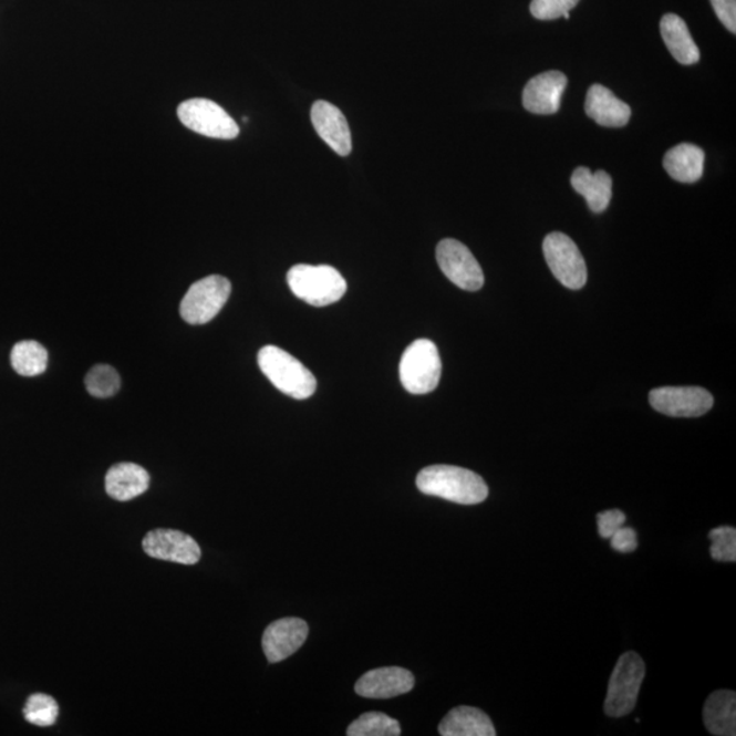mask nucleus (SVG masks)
<instances>
[{"instance_id": "f257e3e1", "label": "nucleus", "mask_w": 736, "mask_h": 736, "mask_svg": "<svg viewBox=\"0 0 736 736\" xmlns=\"http://www.w3.org/2000/svg\"><path fill=\"white\" fill-rule=\"evenodd\" d=\"M416 486L426 496L460 505H478L488 497L481 476L455 465H432L421 470Z\"/></svg>"}, {"instance_id": "f03ea898", "label": "nucleus", "mask_w": 736, "mask_h": 736, "mask_svg": "<svg viewBox=\"0 0 736 736\" xmlns=\"http://www.w3.org/2000/svg\"><path fill=\"white\" fill-rule=\"evenodd\" d=\"M258 364L267 379L287 396L305 400L317 391L313 373L279 346H263L258 353Z\"/></svg>"}, {"instance_id": "7ed1b4c3", "label": "nucleus", "mask_w": 736, "mask_h": 736, "mask_svg": "<svg viewBox=\"0 0 736 736\" xmlns=\"http://www.w3.org/2000/svg\"><path fill=\"white\" fill-rule=\"evenodd\" d=\"M287 281L299 299L315 308L339 302L349 288L339 270L328 265H294L287 274Z\"/></svg>"}, {"instance_id": "20e7f679", "label": "nucleus", "mask_w": 736, "mask_h": 736, "mask_svg": "<svg viewBox=\"0 0 736 736\" xmlns=\"http://www.w3.org/2000/svg\"><path fill=\"white\" fill-rule=\"evenodd\" d=\"M442 362L437 345L432 340L414 341L400 362V380L406 392L426 394L439 384Z\"/></svg>"}, {"instance_id": "39448f33", "label": "nucleus", "mask_w": 736, "mask_h": 736, "mask_svg": "<svg viewBox=\"0 0 736 736\" xmlns=\"http://www.w3.org/2000/svg\"><path fill=\"white\" fill-rule=\"evenodd\" d=\"M645 678V664L635 652H626L612 671L604 711L610 717L628 716L637 704Z\"/></svg>"}, {"instance_id": "423d86ee", "label": "nucleus", "mask_w": 736, "mask_h": 736, "mask_svg": "<svg viewBox=\"0 0 736 736\" xmlns=\"http://www.w3.org/2000/svg\"><path fill=\"white\" fill-rule=\"evenodd\" d=\"M231 290V282L222 276H209L194 282L182 300V318L190 325H205L220 313Z\"/></svg>"}, {"instance_id": "0eeeda50", "label": "nucleus", "mask_w": 736, "mask_h": 736, "mask_svg": "<svg viewBox=\"0 0 736 736\" xmlns=\"http://www.w3.org/2000/svg\"><path fill=\"white\" fill-rule=\"evenodd\" d=\"M178 117L191 132L208 138L235 139L240 133L238 123L226 110L208 99H191L178 107Z\"/></svg>"}, {"instance_id": "6e6552de", "label": "nucleus", "mask_w": 736, "mask_h": 736, "mask_svg": "<svg viewBox=\"0 0 736 736\" xmlns=\"http://www.w3.org/2000/svg\"><path fill=\"white\" fill-rule=\"evenodd\" d=\"M543 252L553 276L569 290H581L587 284L584 257L568 235L552 232L543 241Z\"/></svg>"}, {"instance_id": "1a4fd4ad", "label": "nucleus", "mask_w": 736, "mask_h": 736, "mask_svg": "<svg viewBox=\"0 0 736 736\" xmlns=\"http://www.w3.org/2000/svg\"><path fill=\"white\" fill-rule=\"evenodd\" d=\"M437 261L442 272L464 291H479L485 274L467 246L456 239H444L437 247Z\"/></svg>"}, {"instance_id": "9d476101", "label": "nucleus", "mask_w": 736, "mask_h": 736, "mask_svg": "<svg viewBox=\"0 0 736 736\" xmlns=\"http://www.w3.org/2000/svg\"><path fill=\"white\" fill-rule=\"evenodd\" d=\"M653 410L673 417H698L714 406L708 391L696 386H665L653 388L650 394Z\"/></svg>"}, {"instance_id": "9b49d317", "label": "nucleus", "mask_w": 736, "mask_h": 736, "mask_svg": "<svg viewBox=\"0 0 736 736\" xmlns=\"http://www.w3.org/2000/svg\"><path fill=\"white\" fill-rule=\"evenodd\" d=\"M147 557L162 561L196 564L201 559V549L190 535L174 529H155L143 540Z\"/></svg>"}, {"instance_id": "f8f14e48", "label": "nucleus", "mask_w": 736, "mask_h": 736, "mask_svg": "<svg viewBox=\"0 0 736 736\" xmlns=\"http://www.w3.org/2000/svg\"><path fill=\"white\" fill-rule=\"evenodd\" d=\"M309 626L299 618H284L265 630L262 647L269 663H279L298 652L308 640Z\"/></svg>"}, {"instance_id": "ddd939ff", "label": "nucleus", "mask_w": 736, "mask_h": 736, "mask_svg": "<svg viewBox=\"0 0 736 736\" xmlns=\"http://www.w3.org/2000/svg\"><path fill=\"white\" fill-rule=\"evenodd\" d=\"M567 86L568 76L556 70L536 75L524 90V107L536 115L556 114Z\"/></svg>"}, {"instance_id": "4468645a", "label": "nucleus", "mask_w": 736, "mask_h": 736, "mask_svg": "<svg viewBox=\"0 0 736 736\" xmlns=\"http://www.w3.org/2000/svg\"><path fill=\"white\" fill-rule=\"evenodd\" d=\"M415 686L411 671L402 667L371 670L356 682L355 692L364 698L386 699L403 696Z\"/></svg>"}, {"instance_id": "2eb2a0df", "label": "nucleus", "mask_w": 736, "mask_h": 736, "mask_svg": "<svg viewBox=\"0 0 736 736\" xmlns=\"http://www.w3.org/2000/svg\"><path fill=\"white\" fill-rule=\"evenodd\" d=\"M311 122L315 132L341 157L350 156L352 151V135L343 112L335 105L317 102L311 108Z\"/></svg>"}, {"instance_id": "dca6fc26", "label": "nucleus", "mask_w": 736, "mask_h": 736, "mask_svg": "<svg viewBox=\"0 0 736 736\" xmlns=\"http://www.w3.org/2000/svg\"><path fill=\"white\" fill-rule=\"evenodd\" d=\"M585 112L592 121L604 127L626 126L632 110L622 100L618 99L608 87L592 85L588 91Z\"/></svg>"}, {"instance_id": "f3484780", "label": "nucleus", "mask_w": 736, "mask_h": 736, "mask_svg": "<svg viewBox=\"0 0 736 736\" xmlns=\"http://www.w3.org/2000/svg\"><path fill=\"white\" fill-rule=\"evenodd\" d=\"M149 485L147 470L134 463L116 464L105 476V490L112 499L120 502L143 496Z\"/></svg>"}, {"instance_id": "a211bd4d", "label": "nucleus", "mask_w": 736, "mask_h": 736, "mask_svg": "<svg viewBox=\"0 0 736 736\" xmlns=\"http://www.w3.org/2000/svg\"><path fill=\"white\" fill-rule=\"evenodd\" d=\"M442 736H496L491 718L473 706L452 709L439 724Z\"/></svg>"}, {"instance_id": "6ab92c4d", "label": "nucleus", "mask_w": 736, "mask_h": 736, "mask_svg": "<svg viewBox=\"0 0 736 736\" xmlns=\"http://www.w3.org/2000/svg\"><path fill=\"white\" fill-rule=\"evenodd\" d=\"M571 186L587 199L593 214H602L609 208L612 198V179L604 170L592 173L585 167L577 168L571 175Z\"/></svg>"}, {"instance_id": "aec40b11", "label": "nucleus", "mask_w": 736, "mask_h": 736, "mask_svg": "<svg viewBox=\"0 0 736 736\" xmlns=\"http://www.w3.org/2000/svg\"><path fill=\"white\" fill-rule=\"evenodd\" d=\"M705 153L692 144H681L665 153L663 166L671 178L681 184H694L704 174Z\"/></svg>"}, {"instance_id": "412c9836", "label": "nucleus", "mask_w": 736, "mask_h": 736, "mask_svg": "<svg viewBox=\"0 0 736 736\" xmlns=\"http://www.w3.org/2000/svg\"><path fill=\"white\" fill-rule=\"evenodd\" d=\"M661 32L664 44L676 62L691 66L699 61L698 46L680 15L665 14L661 22Z\"/></svg>"}, {"instance_id": "4be33fe9", "label": "nucleus", "mask_w": 736, "mask_h": 736, "mask_svg": "<svg viewBox=\"0 0 736 736\" xmlns=\"http://www.w3.org/2000/svg\"><path fill=\"white\" fill-rule=\"evenodd\" d=\"M704 723L712 735H736V694L732 691L712 693L704 706Z\"/></svg>"}, {"instance_id": "5701e85b", "label": "nucleus", "mask_w": 736, "mask_h": 736, "mask_svg": "<svg viewBox=\"0 0 736 736\" xmlns=\"http://www.w3.org/2000/svg\"><path fill=\"white\" fill-rule=\"evenodd\" d=\"M11 366L22 376L43 374L49 366V352L38 341H21L11 351Z\"/></svg>"}, {"instance_id": "b1692460", "label": "nucleus", "mask_w": 736, "mask_h": 736, "mask_svg": "<svg viewBox=\"0 0 736 736\" xmlns=\"http://www.w3.org/2000/svg\"><path fill=\"white\" fill-rule=\"evenodd\" d=\"M402 727L396 718L381 712H367L356 718L346 729L349 736H398Z\"/></svg>"}, {"instance_id": "393cba45", "label": "nucleus", "mask_w": 736, "mask_h": 736, "mask_svg": "<svg viewBox=\"0 0 736 736\" xmlns=\"http://www.w3.org/2000/svg\"><path fill=\"white\" fill-rule=\"evenodd\" d=\"M87 392L93 397L108 398L115 396L121 388V376L114 367L107 364L94 366L85 379Z\"/></svg>"}, {"instance_id": "a878e982", "label": "nucleus", "mask_w": 736, "mask_h": 736, "mask_svg": "<svg viewBox=\"0 0 736 736\" xmlns=\"http://www.w3.org/2000/svg\"><path fill=\"white\" fill-rule=\"evenodd\" d=\"M23 716L34 726L50 727L58 721L59 705L54 698L46 696V694H33L27 701Z\"/></svg>"}, {"instance_id": "bb28decb", "label": "nucleus", "mask_w": 736, "mask_h": 736, "mask_svg": "<svg viewBox=\"0 0 736 736\" xmlns=\"http://www.w3.org/2000/svg\"><path fill=\"white\" fill-rule=\"evenodd\" d=\"M712 540L711 556L717 562L736 561V529L733 527H718L709 532Z\"/></svg>"}, {"instance_id": "cd10ccee", "label": "nucleus", "mask_w": 736, "mask_h": 736, "mask_svg": "<svg viewBox=\"0 0 736 736\" xmlns=\"http://www.w3.org/2000/svg\"><path fill=\"white\" fill-rule=\"evenodd\" d=\"M580 0H532L531 13L541 21L557 20L559 17L570 19V10L579 4Z\"/></svg>"}, {"instance_id": "c85d7f7f", "label": "nucleus", "mask_w": 736, "mask_h": 736, "mask_svg": "<svg viewBox=\"0 0 736 736\" xmlns=\"http://www.w3.org/2000/svg\"><path fill=\"white\" fill-rule=\"evenodd\" d=\"M626 516L621 510H608L598 515L599 533L604 539H610L618 529L625 526Z\"/></svg>"}, {"instance_id": "c756f323", "label": "nucleus", "mask_w": 736, "mask_h": 736, "mask_svg": "<svg viewBox=\"0 0 736 736\" xmlns=\"http://www.w3.org/2000/svg\"><path fill=\"white\" fill-rule=\"evenodd\" d=\"M611 547L618 552L629 553L635 551L639 546L637 533L633 528L623 526L611 536Z\"/></svg>"}, {"instance_id": "7c9ffc66", "label": "nucleus", "mask_w": 736, "mask_h": 736, "mask_svg": "<svg viewBox=\"0 0 736 736\" xmlns=\"http://www.w3.org/2000/svg\"><path fill=\"white\" fill-rule=\"evenodd\" d=\"M717 19L729 32L736 33V0H711Z\"/></svg>"}]
</instances>
